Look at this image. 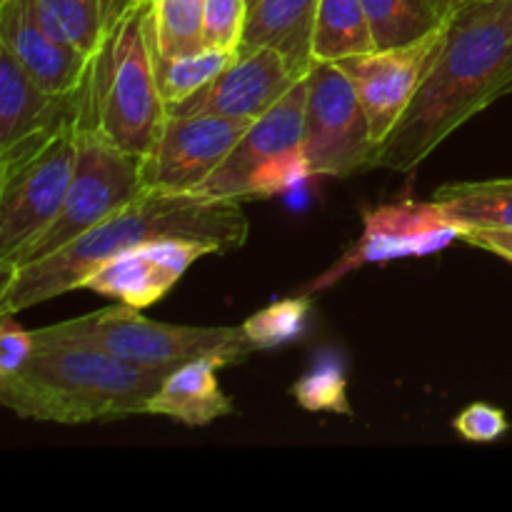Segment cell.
Segmentation results:
<instances>
[{
  "mask_svg": "<svg viewBox=\"0 0 512 512\" xmlns=\"http://www.w3.org/2000/svg\"><path fill=\"white\" fill-rule=\"evenodd\" d=\"M512 93V0H453L440 53L375 168L410 173L460 125Z\"/></svg>",
  "mask_w": 512,
  "mask_h": 512,
  "instance_id": "6da1fadb",
  "label": "cell"
},
{
  "mask_svg": "<svg viewBox=\"0 0 512 512\" xmlns=\"http://www.w3.org/2000/svg\"><path fill=\"white\" fill-rule=\"evenodd\" d=\"M250 233L240 200L145 188L98 225L33 263L0 270V313L15 315L80 288L113 255L163 238L198 240L215 255L243 248Z\"/></svg>",
  "mask_w": 512,
  "mask_h": 512,
  "instance_id": "7a4b0ae2",
  "label": "cell"
},
{
  "mask_svg": "<svg viewBox=\"0 0 512 512\" xmlns=\"http://www.w3.org/2000/svg\"><path fill=\"white\" fill-rule=\"evenodd\" d=\"M165 375L88 345H35L28 363L0 375V403L43 423H113L148 415Z\"/></svg>",
  "mask_w": 512,
  "mask_h": 512,
  "instance_id": "3957f363",
  "label": "cell"
},
{
  "mask_svg": "<svg viewBox=\"0 0 512 512\" xmlns=\"http://www.w3.org/2000/svg\"><path fill=\"white\" fill-rule=\"evenodd\" d=\"M80 120L135 158L153 150L165 118L153 38V0H135L90 58Z\"/></svg>",
  "mask_w": 512,
  "mask_h": 512,
  "instance_id": "277c9868",
  "label": "cell"
},
{
  "mask_svg": "<svg viewBox=\"0 0 512 512\" xmlns=\"http://www.w3.org/2000/svg\"><path fill=\"white\" fill-rule=\"evenodd\" d=\"M33 340L35 345H88L135 368L163 373L195 358H218L225 365H238L255 353L243 325L198 328L158 323L125 303L33 330Z\"/></svg>",
  "mask_w": 512,
  "mask_h": 512,
  "instance_id": "5b68a950",
  "label": "cell"
},
{
  "mask_svg": "<svg viewBox=\"0 0 512 512\" xmlns=\"http://www.w3.org/2000/svg\"><path fill=\"white\" fill-rule=\"evenodd\" d=\"M305 100L308 75L278 103L255 118L220 168L203 183L210 198L258 200L288 193L310 178L305 158Z\"/></svg>",
  "mask_w": 512,
  "mask_h": 512,
  "instance_id": "8992f818",
  "label": "cell"
},
{
  "mask_svg": "<svg viewBox=\"0 0 512 512\" xmlns=\"http://www.w3.org/2000/svg\"><path fill=\"white\" fill-rule=\"evenodd\" d=\"M143 190V158L120 150L95 125L78 118V160L60 213L8 265H0V270L55 253L138 198Z\"/></svg>",
  "mask_w": 512,
  "mask_h": 512,
  "instance_id": "52a82bcc",
  "label": "cell"
},
{
  "mask_svg": "<svg viewBox=\"0 0 512 512\" xmlns=\"http://www.w3.org/2000/svg\"><path fill=\"white\" fill-rule=\"evenodd\" d=\"M305 158L310 175L350 178L375 168L378 143L353 80L338 63H318L308 73Z\"/></svg>",
  "mask_w": 512,
  "mask_h": 512,
  "instance_id": "ba28073f",
  "label": "cell"
},
{
  "mask_svg": "<svg viewBox=\"0 0 512 512\" xmlns=\"http://www.w3.org/2000/svg\"><path fill=\"white\" fill-rule=\"evenodd\" d=\"M78 160V120L43 148L0 168V265H8L60 213Z\"/></svg>",
  "mask_w": 512,
  "mask_h": 512,
  "instance_id": "9c48e42d",
  "label": "cell"
},
{
  "mask_svg": "<svg viewBox=\"0 0 512 512\" xmlns=\"http://www.w3.org/2000/svg\"><path fill=\"white\" fill-rule=\"evenodd\" d=\"M248 125L250 120L223 115H168L153 150L143 158L145 188L200 193Z\"/></svg>",
  "mask_w": 512,
  "mask_h": 512,
  "instance_id": "30bf717a",
  "label": "cell"
},
{
  "mask_svg": "<svg viewBox=\"0 0 512 512\" xmlns=\"http://www.w3.org/2000/svg\"><path fill=\"white\" fill-rule=\"evenodd\" d=\"M443 33L445 25L415 43L370 50V53L353 55V58L338 63L353 80L355 93L368 113L378 150L413 105L420 85L425 83L435 58H438Z\"/></svg>",
  "mask_w": 512,
  "mask_h": 512,
  "instance_id": "8fae6325",
  "label": "cell"
},
{
  "mask_svg": "<svg viewBox=\"0 0 512 512\" xmlns=\"http://www.w3.org/2000/svg\"><path fill=\"white\" fill-rule=\"evenodd\" d=\"M303 75L290 68L288 60L268 45L238 50L233 63L215 75L205 88L165 108L168 115H223L250 120L273 108Z\"/></svg>",
  "mask_w": 512,
  "mask_h": 512,
  "instance_id": "7c38bea8",
  "label": "cell"
},
{
  "mask_svg": "<svg viewBox=\"0 0 512 512\" xmlns=\"http://www.w3.org/2000/svg\"><path fill=\"white\" fill-rule=\"evenodd\" d=\"M80 88L50 93L0 48V168L43 148L78 120Z\"/></svg>",
  "mask_w": 512,
  "mask_h": 512,
  "instance_id": "4fadbf2b",
  "label": "cell"
},
{
  "mask_svg": "<svg viewBox=\"0 0 512 512\" xmlns=\"http://www.w3.org/2000/svg\"><path fill=\"white\" fill-rule=\"evenodd\" d=\"M205 255H215V250L198 240H150L100 263L80 288L143 310L163 300L190 265Z\"/></svg>",
  "mask_w": 512,
  "mask_h": 512,
  "instance_id": "5bb4252c",
  "label": "cell"
},
{
  "mask_svg": "<svg viewBox=\"0 0 512 512\" xmlns=\"http://www.w3.org/2000/svg\"><path fill=\"white\" fill-rule=\"evenodd\" d=\"M460 230L443 218L433 200H403L383 205L365 215V230L358 245L330 270V278L318 285H328L340 275L350 273L365 263H388L395 258H418L433 255L458 240Z\"/></svg>",
  "mask_w": 512,
  "mask_h": 512,
  "instance_id": "9a60e30c",
  "label": "cell"
},
{
  "mask_svg": "<svg viewBox=\"0 0 512 512\" xmlns=\"http://www.w3.org/2000/svg\"><path fill=\"white\" fill-rule=\"evenodd\" d=\"M0 48L50 93L78 90L90 65V55L48 28L35 0H0Z\"/></svg>",
  "mask_w": 512,
  "mask_h": 512,
  "instance_id": "2e32d148",
  "label": "cell"
},
{
  "mask_svg": "<svg viewBox=\"0 0 512 512\" xmlns=\"http://www.w3.org/2000/svg\"><path fill=\"white\" fill-rule=\"evenodd\" d=\"M225 368L218 358H195L170 370L150 398L148 415H163L175 423L203 428L213 420L233 415V400L218 383V370Z\"/></svg>",
  "mask_w": 512,
  "mask_h": 512,
  "instance_id": "e0dca14e",
  "label": "cell"
},
{
  "mask_svg": "<svg viewBox=\"0 0 512 512\" xmlns=\"http://www.w3.org/2000/svg\"><path fill=\"white\" fill-rule=\"evenodd\" d=\"M320 0H255L250 5L243 43L238 50L268 45L298 75L313 68V30Z\"/></svg>",
  "mask_w": 512,
  "mask_h": 512,
  "instance_id": "ac0fdd59",
  "label": "cell"
},
{
  "mask_svg": "<svg viewBox=\"0 0 512 512\" xmlns=\"http://www.w3.org/2000/svg\"><path fill=\"white\" fill-rule=\"evenodd\" d=\"M433 203L458 230H512V178L440 185Z\"/></svg>",
  "mask_w": 512,
  "mask_h": 512,
  "instance_id": "d6986e66",
  "label": "cell"
},
{
  "mask_svg": "<svg viewBox=\"0 0 512 512\" xmlns=\"http://www.w3.org/2000/svg\"><path fill=\"white\" fill-rule=\"evenodd\" d=\"M133 3L135 0H35L48 28L90 58Z\"/></svg>",
  "mask_w": 512,
  "mask_h": 512,
  "instance_id": "ffe728a7",
  "label": "cell"
},
{
  "mask_svg": "<svg viewBox=\"0 0 512 512\" xmlns=\"http://www.w3.org/2000/svg\"><path fill=\"white\" fill-rule=\"evenodd\" d=\"M375 50L363 0H320L313 30V65L340 63Z\"/></svg>",
  "mask_w": 512,
  "mask_h": 512,
  "instance_id": "44dd1931",
  "label": "cell"
},
{
  "mask_svg": "<svg viewBox=\"0 0 512 512\" xmlns=\"http://www.w3.org/2000/svg\"><path fill=\"white\" fill-rule=\"evenodd\" d=\"M375 50L415 43L443 28L453 0H363Z\"/></svg>",
  "mask_w": 512,
  "mask_h": 512,
  "instance_id": "7402d4cb",
  "label": "cell"
},
{
  "mask_svg": "<svg viewBox=\"0 0 512 512\" xmlns=\"http://www.w3.org/2000/svg\"><path fill=\"white\" fill-rule=\"evenodd\" d=\"M235 55H238V50L213 48V45H203V48L193 50V53L168 55V58L155 55L158 83L165 100V108L173 103H180V100L190 98L200 88H205L215 75H220L233 63Z\"/></svg>",
  "mask_w": 512,
  "mask_h": 512,
  "instance_id": "603a6c76",
  "label": "cell"
},
{
  "mask_svg": "<svg viewBox=\"0 0 512 512\" xmlns=\"http://www.w3.org/2000/svg\"><path fill=\"white\" fill-rule=\"evenodd\" d=\"M205 0H153L155 55L193 53L203 48Z\"/></svg>",
  "mask_w": 512,
  "mask_h": 512,
  "instance_id": "cb8c5ba5",
  "label": "cell"
},
{
  "mask_svg": "<svg viewBox=\"0 0 512 512\" xmlns=\"http://www.w3.org/2000/svg\"><path fill=\"white\" fill-rule=\"evenodd\" d=\"M310 318V298H285L268 308L258 310L243 323L245 335L253 343L255 353L258 350H275L280 345L293 343L305 330Z\"/></svg>",
  "mask_w": 512,
  "mask_h": 512,
  "instance_id": "d4e9b609",
  "label": "cell"
},
{
  "mask_svg": "<svg viewBox=\"0 0 512 512\" xmlns=\"http://www.w3.org/2000/svg\"><path fill=\"white\" fill-rule=\"evenodd\" d=\"M290 393L308 413H353L348 403V380H345L343 368L333 360H325L308 375H303Z\"/></svg>",
  "mask_w": 512,
  "mask_h": 512,
  "instance_id": "484cf974",
  "label": "cell"
},
{
  "mask_svg": "<svg viewBox=\"0 0 512 512\" xmlns=\"http://www.w3.org/2000/svg\"><path fill=\"white\" fill-rule=\"evenodd\" d=\"M248 0H205L203 38L205 45L238 50L248 23Z\"/></svg>",
  "mask_w": 512,
  "mask_h": 512,
  "instance_id": "4316f807",
  "label": "cell"
},
{
  "mask_svg": "<svg viewBox=\"0 0 512 512\" xmlns=\"http://www.w3.org/2000/svg\"><path fill=\"white\" fill-rule=\"evenodd\" d=\"M453 430L470 443H495L510 430L505 410L490 403H473L453 418Z\"/></svg>",
  "mask_w": 512,
  "mask_h": 512,
  "instance_id": "83f0119b",
  "label": "cell"
},
{
  "mask_svg": "<svg viewBox=\"0 0 512 512\" xmlns=\"http://www.w3.org/2000/svg\"><path fill=\"white\" fill-rule=\"evenodd\" d=\"M35 353L33 330L20 328L13 315H3L0 320V375L18 370Z\"/></svg>",
  "mask_w": 512,
  "mask_h": 512,
  "instance_id": "f1b7e54d",
  "label": "cell"
},
{
  "mask_svg": "<svg viewBox=\"0 0 512 512\" xmlns=\"http://www.w3.org/2000/svg\"><path fill=\"white\" fill-rule=\"evenodd\" d=\"M458 240H465L473 248L493 253L498 258L512 263V230H488V228H475V230H460Z\"/></svg>",
  "mask_w": 512,
  "mask_h": 512,
  "instance_id": "f546056e",
  "label": "cell"
},
{
  "mask_svg": "<svg viewBox=\"0 0 512 512\" xmlns=\"http://www.w3.org/2000/svg\"><path fill=\"white\" fill-rule=\"evenodd\" d=\"M248 3H250V5H253V3H255V0H248Z\"/></svg>",
  "mask_w": 512,
  "mask_h": 512,
  "instance_id": "4dcf8cb0",
  "label": "cell"
}]
</instances>
